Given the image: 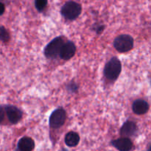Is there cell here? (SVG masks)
Here are the masks:
<instances>
[{
	"instance_id": "6da1fadb",
	"label": "cell",
	"mask_w": 151,
	"mask_h": 151,
	"mask_svg": "<svg viewBox=\"0 0 151 151\" xmlns=\"http://www.w3.org/2000/svg\"><path fill=\"white\" fill-rule=\"evenodd\" d=\"M122 72V63L119 59L114 56L106 63L103 69L105 78L111 82H115Z\"/></svg>"
},
{
	"instance_id": "7a4b0ae2",
	"label": "cell",
	"mask_w": 151,
	"mask_h": 151,
	"mask_svg": "<svg viewBox=\"0 0 151 151\" xmlns=\"http://www.w3.org/2000/svg\"><path fill=\"white\" fill-rule=\"evenodd\" d=\"M66 38L65 36L60 35L53 38L50 42H49L45 46L44 49V55L46 58L50 60H54L59 56L60 50L63 47V44L66 41Z\"/></svg>"
},
{
	"instance_id": "3957f363",
	"label": "cell",
	"mask_w": 151,
	"mask_h": 151,
	"mask_svg": "<svg viewBox=\"0 0 151 151\" xmlns=\"http://www.w3.org/2000/svg\"><path fill=\"white\" fill-rule=\"evenodd\" d=\"M82 13V5L77 1H68L60 8V15L67 21H74L78 19Z\"/></svg>"
},
{
	"instance_id": "277c9868",
	"label": "cell",
	"mask_w": 151,
	"mask_h": 151,
	"mask_svg": "<svg viewBox=\"0 0 151 151\" xmlns=\"http://www.w3.org/2000/svg\"><path fill=\"white\" fill-rule=\"evenodd\" d=\"M113 44L116 51L120 53H126L134 48V40L128 34H122L115 38Z\"/></svg>"
},
{
	"instance_id": "5b68a950",
	"label": "cell",
	"mask_w": 151,
	"mask_h": 151,
	"mask_svg": "<svg viewBox=\"0 0 151 151\" xmlns=\"http://www.w3.org/2000/svg\"><path fill=\"white\" fill-rule=\"evenodd\" d=\"M66 120V111L63 107L55 109L49 118V125L50 128L58 129L64 125Z\"/></svg>"
},
{
	"instance_id": "8992f818",
	"label": "cell",
	"mask_w": 151,
	"mask_h": 151,
	"mask_svg": "<svg viewBox=\"0 0 151 151\" xmlns=\"http://www.w3.org/2000/svg\"><path fill=\"white\" fill-rule=\"evenodd\" d=\"M4 109L7 114V119L11 124L15 125L22 120L23 117V112L20 109L13 105H6Z\"/></svg>"
},
{
	"instance_id": "52a82bcc",
	"label": "cell",
	"mask_w": 151,
	"mask_h": 151,
	"mask_svg": "<svg viewBox=\"0 0 151 151\" xmlns=\"http://www.w3.org/2000/svg\"><path fill=\"white\" fill-rule=\"evenodd\" d=\"M77 47L75 43L70 40H66L60 50L59 57L64 60H69L75 56Z\"/></svg>"
},
{
	"instance_id": "ba28073f",
	"label": "cell",
	"mask_w": 151,
	"mask_h": 151,
	"mask_svg": "<svg viewBox=\"0 0 151 151\" xmlns=\"http://www.w3.org/2000/svg\"><path fill=\"white\" fill-rule=\"evenodd\" d=\"M139 128L137 123L131 120L125 121L119 130V134L121 137H128V138L137 136Z\"/></svg>"
},
{
	"instance_id": "9c48e42d",
	"label": "cell",
	"mask_w": 151,
	"mask_h": 151,
	"mask_svg": "<svg viewBox=\"0 0 151 151\" xmlns=\"http://www.w3.org/2000/svg\"><path fill=\"white\" fill-rule=\"evenodd\" d=\"M111 145L119 151H131L134 148V145L131 139L128 137H120L112 140Z\"/></svg>"
},
{
	"instance_id": "30bf717a",
	"label": "cell",
	"mask_w": 151,
	"mask_h": 151,
	"mask_svg": "<svg viewBox=\"0 0 151 151\" xmlns=\"http://www.w3.org/2000/svg\"><path fill=\"white\" fill-rule=\"evenodd\" d=\"M132 111L137 115H144L148 112L150 106L146 100L138 99L134 101L132 104Z\"/></svg>"
},
{
	"instance_id": "8fae6325",
	"label": "cell",
	"mask_w": 151,
	"mask_h": 151,
	"mask_svg": "<svg viewBox=\"0 0 151 151\" xmlns=\"http://www.w3.org/2000/svg\"><path fill=\"white\" fill-rule=\"evenodd\" d=\"M35 148V142L31 137H23L19 140L15 151H32Z\"/></svg>"
},
{
	"instance_id": "7c38bea8",
	"label": "cell",
	"mask_w": 151,
	"mask_h": 151,
	"mask_svg": "<svg viewBox=\"0 0 151 151\" xmlns=\"http://www.w3.org/2000/svg\"><path fill=\"white\" fill-rule=\"evenodd\" d=\"M81 137L79 134L75 131H69L66 134L64 138L65 144L69 147H76L80 142Z\"/></svg>"
},
{
	"instance_id": "4fadbf2b",
	"label": "cell",
	"mask_w": 151,
	"mask_h": 151,
	"mask_svg": "<svg viewBox=\"0 0 151 151\" xmlns=\"http://www.w3.org/2000/svg\"><path fill=\"white\" fill-rule=\"evenodd\" d=\"M34 4L38 12L43 13L47 8L48 0H34Z\"/></svg>"
},
{
	"instance_id": "5bb4252c",
	"label": "cell",
	"mask_w": 151,
	"mask_h": 151,
	"mask_svg": "<svg viewBox=\"0 0 151 151\" xmlns=\"http://www.w3.org/2000/svg\"><path fill=\"white\" fill-rule=\"evenodd\" d=\"M10 35L8 31L4 26L0 25V41L4 43H7L10 41Z\"/></svg>"
},
{
	"instance_id": "9a60e30c",
	"label": "cell",
	"mask_w": 151,
	"mask_h": 151,
	"mask_svg": "<svg viewBox=\"0 0 151 151\" xmlns=\"http://www.w3.org/2000/svg\"><path fill=\"white\" fill-rule=\"evenodd\" d=\"M66 91L70 94H75L79 90V85L75 81H72L66 85Z\"/></svg>"
},
{
	"instance_id": "2e32d148",
	"label": "cell",
	"mask_w": 151,
	"mask_h": 151,
	"mask_svg": "<svg viewBox=\"0 0 151 151\" xmlns=\"http://www.w3.org/2000/svg\"><path fill=\"white\" fill-rule=\"evenodd\" d=\"M105 28H106V25L105 24H102L100 23H96L93 25L91 29L96 32V34L100 35L105 30Z\"/></svg>"
},
{
	"instance_id": "e0dca14e",
	"label": "cell",
	"mask_w": 151,
	"mask_h": 151,
	"mask_svg": "<svg viewBox=\"0 0 151 151\" xmlns=\"http://www.w3.org/2000/svg\"><path fill=\"white\" fill-rule=\"evenodd\" d=\"M4 118V109L3 106H0V124L3 122Z\"/></svg>"
},
{
	"instance_id": "ac0fdd59",
	"label": "cell",
	"mask_w": 151,
	"mask_h": 151,
	"mask_svg": "<svg viewBox=\"0 0 151 151\" xmlns=\"http://www.w3.org/2000/svg\"><path fill=\"white\" fill-rule=\"evenodd\" d=\"M4 11H5V5L4 3L0 1V16L4 14Z\"/></svg>"
}]
</instances>
